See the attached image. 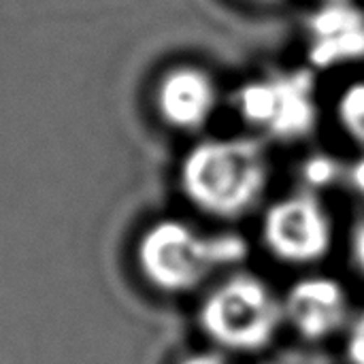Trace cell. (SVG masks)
Listing matches in <instances>:
<instances>
[{"label": "cell", "instance_id": "4", "mask_svg": "<svg viewBox=\"0 0 364 364\" xmlns=\"http://www.w3.org/2000/svg\"><path fill=\"white\" fill-rule=\"evenodd\" d=\"M239 117L277 143H301L320 126V102L314 68L296 66L247 79L235 92Z\"/></svg>", "mask_w": 364, "mask_h": 364}, {"label": "cell", "instance_id": "14", "mask_svg": "<svg viewBox=\"0 0 364 364\" xmlns=\"http://www.w3.org/2000/svg\"><path fill=\"white\" fill-rule=\"evenodd\" d=\"M177 364H235L232 358L220 350H205V352H194V354H188L183 360H179Z\"/></svg>", "mask_w": 364, "mask_h": 364}, {"label": "cell", "instance_id": "11", "mask_svg": "<svg viewBox=\"0 0 364 364\" xmlns=\"http://www.w3.org/2000/svg\"><path fill=\"white\" fill-rule=\"evenodd\" d=\"M343 363L364 364V307L354 311L346 333L341 335Z\"/></svg>", "mask_w": 364, "mask_h": 364}, {"label": "cell", "instance_id": "3", "mask_svg": "<svg viewBox=\"0 0 364 364\" xmlns=\"http://www.w3.org/2000/svg\"><path fill=\"white\" fill-rule=\"evenodd\" d=\"M198 324L213 348L228 356L262 354L286 328L282 294L260 275L230 273L203 299Z\"/></svg>", "mask_w": 364, "mask_h": 364}, {"label": "cell", "instance_id": "9", "mask_svg": "<svg viewBox=\"0 0 364 364\" xmlns=\"http://www.w3.org/2000/svg\"><path fill=\"white\" fill-rule=\"evenodd\" d=\"M346 175V160L328 154V151H314L309 154L299 168L301 188L322 194L335 186H343Z\"/></svg>", "mask_w": 364, "mask_h": 364}, {"label": "cell", "instance_id": "8", "mask_svg": "<svg viewBox=\"0 0 364 364\" xmlns=\"http://www.w3.org/2000/svg\"><path fill=\"white\" fill-rule=\"evenodd\" d=\"M220 92L215 79L198 66H175L156 87L160 117L177 130H198L215 113Z\"/></svg>", "mask_w": 364, "mask_h": 364}, {"label": "cell", "instance_id": "10", "mask_svg": "<svg viewBox=\"0 0 364 364\" xmlns=\"http://www.w3.org/2000/svg\"><path fill=\"white\" fill-rule=\"evenodd\" d=\"M335 119L341 132L364 149V79L350 81L335 100Z\"/></svg>", "mask_w": 364, "mask_h": 364}, {"label": "cell", "instance_id": "1", "mask_svg": "<svg viewBox=\"0 0 364 364\" xmlns=\"http://www.w3.org/2000/svg\"><path fill=\"white\" fill-rule=\"evenodd\" d=\"M179 181L186 198L207 215L237 220L254 211L271 181V160L254 136L196 143L183 158Z\"/></svg>", "mask_w": 364, "mask_h": 364}, {"label": "cell", "instance_id": "7", "mask_svg": "<svg viewBox=\"0 0 364 364\" xmlns=\"http://www.w3.org/2000/svg\"><path fill=\"white\" fill-rule=\"evenodd\" d=\"M309 64L337 68L364 60V11L348 0H328L309 21Z\"/></svg>", "mask_w": 364, "mask_h": 364}, {"label": "cell", "instance_id": "5", "mask_svg": "<svg viewBox=\"0 0 364 364\" xmlns=\"http://www.w3.org/2000/svg\"><path fill=\"white\" fill-rule=\"evenodd\" d=\"M335 220L322 194L299 188L264 207L260 241L267 254L294 269L324 262L335 247Z\"/></svg>", "mask_w": 364, "mask_h": 364}, {"label": "cell", "instance_id": "6", "mask_svg": "<svg viewBox=\"0 0 364 364\" xmlns=\"http://www.w3.org/2000/svg\"><path fill=\"white\" fill-rule=\"evenodd\" d=\"M284 324L309 346L341 337L354 316L348 288L333 275L307 273L282 294Z\"/></svg>", "mask_w": 364, "mask_h": 364}, {"label": "cell", "instance_id": "2", "mask_svg": "<svg viewBox=\"0 0 364 364\" xmlns=\"http://www.w3.org/2000/svg\"><path fill=\"white\" fill-rule=\"evenodd\" d=\"M250 247L235 232H200L181 220H160L139 239L136 262L143 277L160 292L181 294L205 284L213 273L241 264Z\"/></svg>", "mask_w": 364, "mask_h": 364}, {"label": "cell", "instance_id": "12", "mask_svg": "<svg viewBox=\"0 0 364 364\" xmlns=\"http://www.w3.org/2000/svg\"><path fill=\"white\" fill-rule=\"evenodd\" d=\"M348 256L354 271L364 277V211L356 218L348 235Z\"/></svg>", "mask_w": 364, "mask_h": 364}, {"label": "cell", "instance_id": "13", "mask_svg": "<svg viewBox=\"0 0 364 364\" xmlns=\"http://www.w3.org/2000/svg\"><path fill=\"white\" fill-rule=\"evenodd\" d=\"M343 186L358 198L364 200V149L352 160L346 162V175Z\"/></svg>", "mask_w": 364, "mask_h": 364}, {"label": "cell", "instance_id": "15", "mask_svg": "<svg viewBox=\"0 0 364 364\" xmlns=\"http://www.w3.org/2000/svg\"><path fill=\"white\" fill-rule=\"evenodd\" d=\"M252 2H271V0H252Z\"/></svg>", "mask_w": 364, "mask_h": 364}]
</instances>
